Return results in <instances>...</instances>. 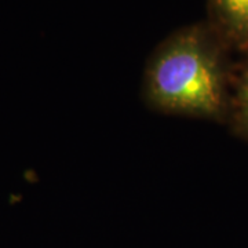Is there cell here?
<instances>
[{"label": "cell", "instance_id": "6da1fadb", "mask_svg": "<svg viewBox=\"0 0 248 248\" xmlns=\"http://www.w3.org/2000/svg\"><path fill=\"white\" fill-rule=\"evenodd\" d=\"M204 22L181 27L160 43L146 62L142 97L166 115L218 119L228 108V55Z\"/></svg>", "mask_w": 248, "mask_h": 248}, {"label": "cell", "instance_id": "7a4b0ae2", "mask_svg": "<svg viewBox=\"0 0 248 248\" xmlns=\"http://www.w3.org/2000/svg\"><path fill=\"white\" fill-rule=\"evenodd\" d=\"M207 24L231 53L248 57V0H207Z\"/></svg>", "mask_w": 248, "mask_h": 248}, {"label": "cell", "instance_id": "3957f363", "mask_svg": "<svg viewBox=\"0 0 248 248\" xmlns=\"http://www.w3.org/2000/svg\"><path fill=\"white\" fill-rule=\"evenodd\" d=\"M233 109L237 124L244 133L248 134V57H246V62L243 63L237 78Z\"/></svg>", "mask_w": 248, "mask_h": 248}]
</instances>
